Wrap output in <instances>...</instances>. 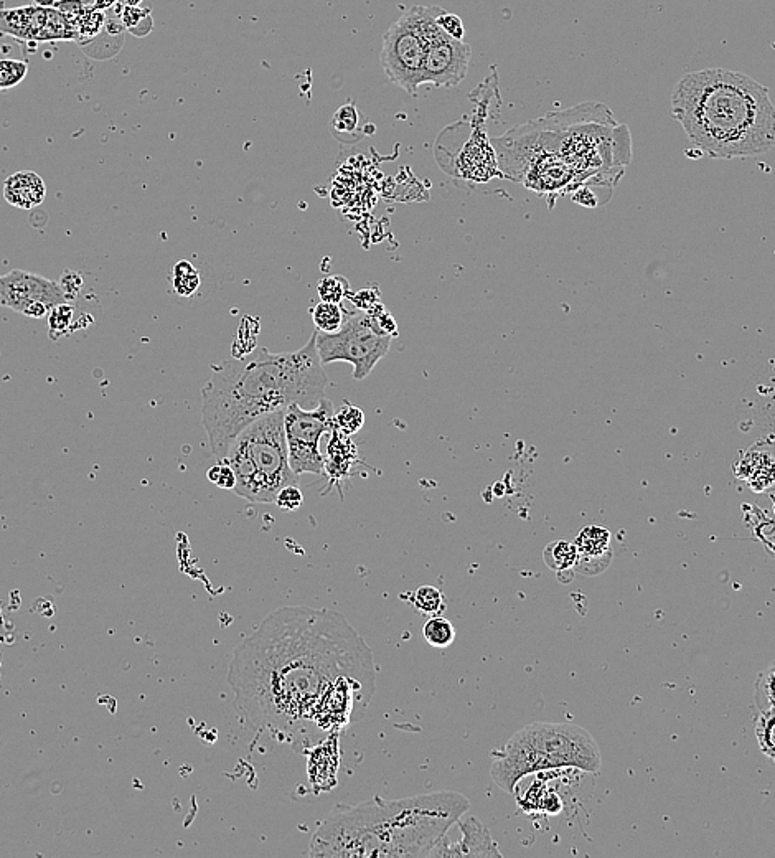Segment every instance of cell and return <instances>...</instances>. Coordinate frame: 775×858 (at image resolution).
<instances>
[{
	"mask_svg": "<svg viewBox=\"0 0 775 858\" xmlns=\"http://www.w3.org/2000/svg\"><path fill=\"white\" fill-rule=\"evenodd\" d=\"M343 679L375 685V665L365 639L332 609H276L236 646L228 669L243 722L281 741L315 731L319 703Z\"/></svg>",
	"mask_w": 775,
	"mask_h": 858,
	"instance_id": "cell-1",
	"label": "cell"
},
{
	"mask_svg": "<svg viewBox=\"0 0 775 858\" xmlns=\"http://www.w3.org/2000/svg\"><path fill=\"white\" fill-rule=\"evenodd\" d=\"M317 349V332L297 352H253L212 367L202 388V423L213 454L223 459L249 425L274 411L297 405L314 410L325 398L329 378Z\"/></svg>",
	"mask_w": 775,
	"mask_h": 858,
	"instance_id": "cell-2",
	"label": "cell"
},
{
	"mask_svg": "<svg viewBox=\"0 0 775 858\" xmlns=\"http://www.w3.org/2000/svg\"><path fill=\"white\" fill-rule=\"evenodd\" d=\"M459 792L442 791L404 799L375 797L339 806L310 839L309 857L423 858L469 811Z\"/></svg>",
	"mask_w": 775,
	"mask_h": 858,
	"instance_id": "cell-3",
	"label": "cell"
},
{
	"mask_svg": "<svg viewBox=\"0 0 775 858\" xmlns=\"http://www.w3.org/2000/svg\"><path fill=\"white\" fill-rule=\"evenodd\" d=\"M672 116L691 146L711 159H751L775 146V106L766 86L726 68L683 76L673 88Z\"/></svg>",
	"mask_w": 775,
	"mask_h": 858,
	"instance_id": "cell-4",
	"label": "cell"
},
{
	"mask_svg": "<svg viewBox=\"0 0 775 858\" xmlns=\"http://www.w3.org/2000/svg\"><path fill=\"white\" fill-rule=\"evenodd\" d=\"M601 766L597 741L583 726L540 722L518 730L495 751L490 776L498 788L512 794L530 774L563 768L597 773Z\"/></svg>",
	"mask_w": 775,
	"mask_h": 858,
	"instance_id": "cell-5",
	"label": "cell"
},
{
	"mask_svg": "<svg viewBox=\"0 0 775 858\" xmlns=\"http://www.w3.org/2000/svg\"><path fill=\"white\" fill-rule=\"evenodd\" d=\"M221 461L235 472L233 492L254 504H274L282 487L299 484V476L289 464L284 410L249 425Z\"/></svg>",
	"mask_w": 775,
	"mask_h": 858,
	"instance_id": "cell-6",
	"label": "cell"
},
{
	"mask_svg": "<svg viewBox=\"0 0 775 858\" xmlns=\"http://www.w3.org/2000/svg\"><path fill=\"white\" fill-rule=\"evenodd\" d=\"M317 349L322 363H352L353 378L363 380L390 352L391 335L381 330L373 314L357 312L337 332H317Z\"/></svg>",
	"mask_w": 775,
	"mask_h": 858,
	"instance_id": "cell-7",
	"label": "cell"
},
{
	"mask_svg": "<svg viewBox=\"0 0 775 858\" xmlns=\"http://www.w3.org/2000/svg\"><path fill=\"white\" fill-rule=\"evenodd\" d=\"M424 58L426 40L416 5L406 10L385 33L380 60L388 80L408 95L416 96L419 86H423Z\"/></svg>",
	"mask_w": 775,
	"mask_h": 858,
	"instance_id": "cell-8",
	"label": "cell"
},
{
	"mask_svg": "<svg viewBox=\"0 0 775 858\" xmlns=\"http://www.w3.org/2000/svg\"><path fill=\"white\" fill-rule=\"evenodd\" d=\"M442 10L437 5H418L419 22L426 40L423 85L454 88L461 85L467 76L472 48L469 43L449 37L437 25V15Z\"/></svg>",
	"mask_w": 775,
	"mask_h": 858,
	"instance_id": "cell-9",
	"label": "cell"
},
{
	"mask_svg": "<svg viewBox=\"0 0 775 858\" xmlns=\"http://www.w3.org/2000/svg\"><path fill=\"white\" fill-rule=\"evenodd\" d=\"M334 429V405L332 401H320L314 410L302 406H287L284 410V433H286L289 464L297 476L312 472L320 476L324 472V456L320 453V439Z\"/></svg>",
	"mask_w": 775,
	"mask_h": 858,
	"instance_id": "cell-10",
	"label": "cell"
},
{
	"mask_svg": "<svg viewBox=\"0 0 775 858\" xmlns=\"http://www.w3.org/2000/svg\"><path fill=\"white\" fill-rule=\"evenodd\" d=\"M62 284L38 274L14 269L0 276V307H7L27 317L40 319L55 307L68 304Z\"/></svg>",
	"mask_w": 775,
	"mask_h": 858,
	"instance_id": "cell-11",
	"label": "cell"
},
{
	"mask_svg": "<svg viewBox=\"0 0 775 858\" xmlns=\"http://www.w3.org/2000/svg\"><path fill=\"white\" fill-rule=\"evenodd\" d=\"M0 33L35 42L70 40L76 33L73 25L58 10L45 7H20L0 10Z\"/></svg>",
	"mask_w": 775,
	"mask_h": 858,
	"instance_id": "cell-12",
	"label": "cell"
},
{
	"mask_svg": "<svg viewBox=\"0 0 775 858\" xmlns=\"http://www.w3.org/2000/svg\"><path fill=\"white\" fill-rule=\"evenodd\" d=\"M454 825L459 830V839L442 835L428 857H502L489 829L477 817H461Z\"/></svg>",
	"mask_w": 775,
	"mask_h": 858,
	"instance_id": "cell-13",
	"label": "cell"
},
{
	"mask_svg": "<svg viewBox=\"0 0 775 858\" xmlns=\"http://www.w3.org/2000/svg\"><path fill=\"white\" fill-rule=\"evenodd\" d=\"M498 159L495 156L494 144L487 139L482 124L475 128L469 141L465 142L454 165V172L462 179L472 182H489L494 177H502L498 174Z\"/></svg>",
	"mask_w": 775,
	"mask_h": 858,
	"instance_id": "cell-14",
	"label": "cell"
},
{
	"mask_svg": "<svg viewBox=\"0 0 775 858\" xmlns=\"http://www.w3.org/2000/svg\"><path fill=\"white\" fill-rule=\"evenodd\" d=\"M578 563L576 571L583 575H599L611 563V532L606 527L589 525L574 540Z\"/></svg>",
	"mask_w": 775,
	"mask_h": 858,
	"instance_id": "cell-15",
	"label": "cell"
},
{
	"mask_svg": "<svg viewBox=\"0 0 775 858\" xmlns=\"http://www.w3.org/2000/svg\"><path fill=\"white\" fill-rule=\"evenodd\" d=\"M47 187L42 177L32 170H20L4 182V198L12 207L32 210L42 205Z\"/></svg>",
	"mask_w": 775,
	"mask_h": 858,
	"instance_id": "cell-16",
	"label": "cell"
},
{
	"mask_svg": "<svg viewBox=\"0 0 775 858\" xmlns=\"http://www.w3.org/2000/svg\"><path fill=\"white\" fill-rule=\"evenodd\" d=\"M337 733L335 736H330L329 740L325 741L324 745H319L315 750L310 751L309 774L310 783L312 786L320 781V789L334 788L337 784V769L339 766H325V764L339 763V741H337Z\"/></svg>",
	"mask_w": 775,
	"mask_h": 858,
	"instance_id": "cell-17",
	"label": "cell"
},
{
	"mask_svg": "<svg viewBox=\"0 0 775 858\" xmlns=\"http://www.w3.org/2000/svg\"><path fill=\"white\" fill-rule=\"evenodd\" d=\"M355 456H357V448L353 446L348 434L342 433L334 425V438L330 441L329 454L324 458V472L332 477L347 476Z\"/></svg>",
	"mask_w": 775,
	"mask_h": 858,
	"instance_id": "cell-18",
	"label": "cell"
},
{
	"mask_svg": "<svg viewBox=\"0 0 775 858\" xmlns=\"http://www.w3.org/2000/svg\"><path fill=\"white\" fill-rule=\"evenodd\" d=\"M543 560H545L546 566H548L550 570L556 571V573L563 578L566 571H571V573H573V571L576 570V563H578L576 545L571 542H566V540H558V542L550 543V545L545 548Z\"/></svg>",
	"mask_w": 775,
	"mask_h": 858,
	"instance_id": "cell-19",
	"label": "cell"
},
{
	"mask_svg": "<svg viewBox=\"0 0 775 858\" xmlns=\"http://www.w3.org/2000/svg\"><path fill=\"white\" fill-rule=\"evenodd\" d=\"M312 321L319 332L324 334H332L337 332L345 322V312H343L340 304L334 302L320 301V304L312 309Z\"/></svg>",
	"mask_w": 775,
	"mask_h": 858,
	"instance_id": "cell-20",
	"label": "cell"
},
{
	"mask_svg": "<svg viewBox=\"0 0 775 858\" xmlns=\"http://www.w3.org/2000/svg\"><path fill=\"white\" fill-rule=\"evenodd\" d=\"M172 288L182 297L192 296L200 288V273L190 261H179L172 269Z\"/></svg>",
	"mask_w": 775,
	"mask_h": 858,
	"instance_id": "cell-21",
	"label": "cell"
},
{
	"mask_svg": "<svg viewBox=\"0 0 775 858\" xmlns=\"http://www.w3.org/2000/svg\"><path fill=\"white\" fill-rule=\"evenodd\" d=\"M757 745L775 763V708L761 710L756 720Z\"/></svg>",
	"mask_w": 775,
	"mask_h": 858,
	"instance_id": "cell-22",
	"label": "cell"
},
{
	"mask_svg": "<svg viewBox=\"0 0 775 858\" xmlns=\"http://www.w3.org/2000/svg\"><path fill=\"white\" fill-rule=\"evenodd\" d=\"M423 636L431 646L446 649L456 641V629L446 618L434 616L424 624Z\"/></svg>",
	"mask_w": 775,
	"mask_h": 858,
	"instance_id": "cell-23",
	"label": "cell"
},
{
	"mask_svg": "<svg viewBox=\"0 0 775 858\" xmlns=\"http://www.w3.org/2000/svg\"><path fill=\"white\" fill-rule=\"evenodd\" d=\"M754 698L759 710L775 708V662L757 677Z\"/></svg>",
	"mask_w": 775,
	"mask_h": 858,
	"instance_id": "cell-24",
	"label": "cell"
},
{
	"mask_svg": "<svg viewBox=\"0 0 775 858\" xmlns=\"http://www.w3.org/2000/svg\"><path fill=\"white\" fill-rule=\"evenodd\" d=\"M27 75H29L27 63L12 60V58L0 60V91L12 90L20 85Z\"/></svg>",
	"mask_w": 775,
	"mask_h": 858,
	"instance_id": "cell-25",
	"label": "cell"
},
{
	"mask_svg": "<svg viewBox=\"0 0 775 858\" xmlns=\"http://www.w3.org/2000/svg\"><path fill=\"white\" fill-rule=\"evenodd\" d=\"M335 428L340 429L342 433L352 436L358 433L365 425V413L360 408L353 405H345L334 415Z\"/></svg>",
	"mask_w": 775,
	"mask_h": 858,
	"instance_id": "cell-26",
	"label": "cell"
},
{
	"mask_svg": "<svg viewBox=\"0 0 775 858\" xmlns=\"http://www.w3.org/2000/svg\"><path fill=\"white\" fill-rule=\"evenodd\" d=\"M317 291H319L322 301L340 304L347 297L348 291H350V283H348L347 278H343L339 274L337 276H327V278L320 279Z\"/></svg>",
	"mask_w": 775,
	"mask_h": 858,
	"instance_id": "cell-27",
	"label": "cell"
},
{
	"mask_svg": "<svg viewBox=\"0 0 775 858\" xmlns=\"http://www.w3.org/2000/svg\"><path fill=\"white\" fill-rule=\"evenodd\" d=\"M442 593L434 586H421L413 593V604L421 613L436 614L442 609Z\"/></svg>",
	"mask_w": 775,
	"mask_h": 858,
	"instance_id": "cell-28",
	"label": "cell"
},
{
	"mask_svg": "<svg viewBox=\"0 0 775 858\" xmlns=\"http://www.w3.org/2000/svg\"><path fill=\"white\" fill-rule=\"evenodd\" d=\"M208 481L213 482L220 489L233 491L236 486L235 472H233L228 462L220 461L208 471Z\"/></svg>",
	"mask_w": 775,
	"mask_h": 858,
	"instance_id": "cell-29",
	"label": "cell"
},
{
	"mask_svg": "<svg viewBox=\"0 0 775 858\" xmlns=\"http://www.w3.org/2000/svg\"><path fill=\"white\" fill-rule=\"evenodd\" d=\"M302 502H304V495H302L301 487L299 484H292V486L282 487L274 504L281 509L294 512V510L301 509Z\"/></svg>",
	"mask_w": 775,
	"mask_h": 858,
	"instance_id": "cell-30",
	"label": "cell"
},
{
	"mask_svg": "<svg viewBox=\"0 0 775 858\" xmlns=\"http://www.w3.org/2000/svg\"><path fill=\"white\" fill-rule=\"evenodd\" d=\"M71 317H73V309L68 304H62V306L55 307L52 312H50V319H48V324H50V337H55L57 339L58 334H63L68 326H70Z\"/></svg>",
	"mask_w": 775,
	"mask_h": 858,
	"instance_id": "cell-31",
	"label": "cell"
},
{
	"mask_svg": "<svg viewBox=\"0 0 775 858\" xmlns=\"http://www.w3.org/2000/svg\"><path fill=\"white\" fill-rule=\"evenodd\" d=\"M436 22L449 37L464 40L465 27L459 15L449 14L446 10H442L441 14L437 15Z\"/></svg>",
	"mask_w": 775,
	"mask_h": 858,
	"instance_id": "cell-32",
	"label": "cell"
},
{
	"mask_svg": "<svg viewBox=\"0 0 775 858\" xmlns=\"http://www.w3.org/2000/svg\"><path fill=\"white\" fill-rule=\"evenodd\" d=\"M358 124V113L357 109L353 104H345L342 108L335 113L334 116V126L337 131L340 132H352L355 131Z\"/></svg>",
	"mask_w": 775,
	"mask_h": 858,
	"instance_id": "cell-33",
	"label": "cell"
},
{
	"mask_svg": "<svg viewBox=\"0 0 775 858\" xmlns=\"http://www.w3.org/2000/svg\"><path fill=\"white\" fill-rule=\"evenodd\" d=\"M574 202L581 203L584 207L596 208L601 205V200L597 195L592 194V190L589 189L588 185H581L578 187V192L573 195Z\"/></svg>",
	"mask_w": 775,
	"mask_h": 858,
	"instance_id": "cell-34",
	"label": "cell"
},
{
	"mask_svg": "<svg viewBox=\"0 0 775 858\" xmlns=\"http://www.w3.org/2000/svg\"><path fill=\"white\" fill-rule=\"evenodd\" d=\"M141 2L142 0H124V4H126L127 7H137Z\"/></svg>",
	"mask_w": 775,
	"mask_h": 858,
	"instance_id": "cell-35",
	"label": "cell"
}]
</instances>
